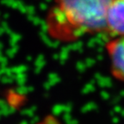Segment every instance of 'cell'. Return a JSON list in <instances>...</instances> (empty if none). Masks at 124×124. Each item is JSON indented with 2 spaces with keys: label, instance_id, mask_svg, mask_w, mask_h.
<instances>
[{
  "label": "cell",
  "instance_id": "obj_1",
  "mask_svg": "<svg viewBox=\"0 0 124 124\" xmlns=\"http://www.w3.org/2000/svg\"><path fill=\"white\" fill-rule=\"evenodd\" d=\"M113 0H54V23L63 35L106 30L108 9Z\"/></svg>",
  "mask_w": 124,
  "mask_h": 124
},
{
  "label": "cell",
  "instance_id": "obj_2",
  "mask_svg": "<svg viewBox=\"0 0 124 124\" xmlns=\"http://www.w3.org/2000/svg\"><path fill=\"white\" fill-rule=\"evenodd\" d=\"M106 31L116 36H124V0H113L106 16Z\"/></svg>",
  "mask_w": 124,
  "mask_h": 124
},
{
  "label": "cell",
  "instance_id": "obj_3",
  "mask_svg": "<svg viewBox=\"0 0 124 124\" xmlns=\"http://www.w3.org/2000/svg\"><path fill=\"white\" fill-rule=\"evenodd\" d=\"M106 48L110 59L111 72L117 79L124 81V36L109 41Z\"/></svg>",
  "mask_w": 124,
  "mask_h": 124
}]
</instances>
